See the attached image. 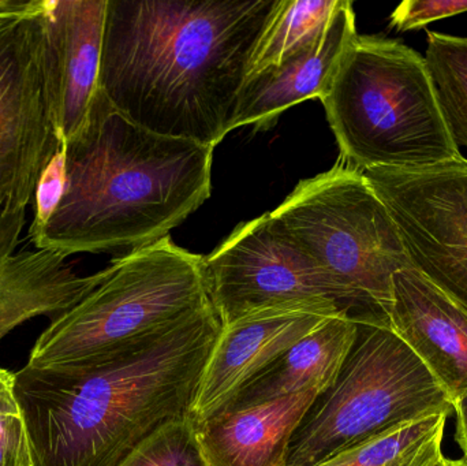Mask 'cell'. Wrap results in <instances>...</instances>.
Masks as SVG:
<instances>
[{
	"label": "cell",
	"instance_id": "1",
	"mask_svg": "<svg viewBox=\"0 0 467 466\" xmlns=\"http://www.w3.org/2000/svg\"><path fill=\"white\" fill-rule=\"evenodd\" d=\"M279 0H109L100 90L140 128L215 148Z\"/></svg>",
	"mask_w": 467,
	"mask_h": 466
},
{
	"label": "cell",
	"instance_id": "2",
	"mask_svg": "<svg viewBox=\"0 0 467 466\" xmlns=\"http://www.w3.org/2000/svg\"><path fill=\"white\" fill-rule=\"evenodd\" d=\"M221 328L211 305L134 355L16 372L33 466H119L164 424L191 416Z\"/></svg>",
	"mask_w": 467,
	"mask_h": 466
},
{
	"label": "cell",
	"instance_id": "3",
	"mask_svg": "<svg viewBox=\"0 0 467 466\" xmlns=\"http://www.w3.org/2000/svg\"><path fill=\"white\" fill-rule=\"evenodd\" d=\"M65 191L35 249L70 257L134 251L169 237L213 191V150L161 136L120 114L99 89L65 142Z\"/></svg>",
	"mask_w": 467,
	"mask_h": 466
},
{
	"label": "cell",
	"instance_id": "4",
	"mask_svg": "<svg viewBox=\"0 0 467 466\" xmlns=\"http://www.w3.org/2000/svg\"><path fill=\"white\" fill-rule=\"evenodd\" d=\"M320 101L339 161L359 171L428 169L463 158L425 57L403 41L357 35Z\"/></svg>",
	"mask_w": 467,
	"mask_h": 466
},
{
	"label": "cell",
	"instance_id": "5",
	"mask_svg": "<svg viewBox=\"0 0 467 466\" xmlns=\"http://www.w3.org/2000/svg\"><path fill=\"white\" fill-rule=\"evenodd\" d=\"M211 305L204 256L180 248L169 235L112 260L92 292L51 319L26 367L109 363L152 347Z\"/></svg>",
	"mask_w": 467,
	"mask_h": 466
},
{
	"label": "cell",
	"instance_id": "6",
	"mask_svg": "<svg viewBox=\"0 0 467 466\" xmlns=\"http://www.w3.org/2000/svg\"><path fill=\"white\" fill-rule=\"evenodd\" d=\"M335 382L294 432L285 466H316L403 424L454 413L451 399L386 320H357Z\"/></svg>",
	"mask_w": 467,
	"mask_h": 466
},
{
	"label": "cell",
	"instance_id": "7",
	"mask_svg": "<svg viewBox=\"0 0 467 466\" xmlns=\"http://www.w3.org/2000/svg\"><path fill=\"white\" fill-rule=\"evenodd\" d=\"M269 213L348 293L357 320L389 322L395 274L413 265L364 172L337 161L328 171L301 181Z\"/></svg>",
	"mask_w": 467,
	"mask_h": 466
},
{
	"label": "cell",
	"instance_id": "8",
	"mask_svg": "<svg viewBox=\"0 0 467 466\" xmlns=\"http://www.w3.org/2000/svg\"><path fill=\"white\" fill-rule=\"evenodd\" d=\"M47 0L0 14V213L26 211L38 180L63 150L52 84Z\"/></svg>",
	"mask_w": 467,
	"mask_h": 466
},
{
	"label": "cell",
	"instance_id": "9",
	"mask_svg": "<svg viewBox=\"0 0 467 466\" xmlns=\"http://www.w3.org/2000/svg\"><path fill=\"white\" fill-rule=\"evenodd\" d=\"M208 295L222 326L258 311L328 301L358 319L348 293L279 229L271 213L241 223L204 257Z\"/></svg>",
	"mask_w": 467,
	"mask_h": 466
},
{
	"label": "cell",
	"instance_id": "10",
	"mask_svg": "<svg viewBox=\"0 0 467 466\" xmlns=\"http://www.w3.org/2000/svg\"><path fill=\"white\" fill-rule=\"evenodd\" d=\"M362 172L394 219L413 268L467 314V188L460 161Z\"/></svg>",
	"mask_w": 467,
	"mask_h": 466
},
{
	"label": "cell",
	"instance_id": "11",
	"mask_svg": "<svg viewBox=\"0 0 467 466\" xmlns=\"http://www.w3.org/2000/svg\"><path fill=\"white\" fill-rule=\"evenodd\" d=\"M342 314L328 301H302L258 309L222 326L191 409L194 427L219 415L244 386L299 339Z\"/></svg>",
	"mask_w": 467,
	"mask_h": 466
},
{
	"label": "cell",
	"instance_id": "12",
	"mask_svg": "<svg viewBox=\"0 0 467 466\" xmlns=\"http://www.w3.org/2000/svg\"><path fill=\"white\" fill-rule=\"evenodd\" d=\"M358 35L353 3L340 0L323 35L275 67L246 77L238 95L233 130L254 126L268 130L296 104L326 95L337 65Z\"/></svg>",
	"mask_w": 467,
	"mask_h": 466
},
{
	"label": "cell",
	"instance_id": "13",
	"mask_svg": "<svg viewBox=\"0 0 467 466\" xmlns=\"http://www.w3.org/2000/svg\"><path fill=\"white\" fill-rule=\"evenodd\" d=\"M389 323L451 402L467 393V314L416 268L395 274Z\"/></svg>",
	"mask_w": 467,
	"mask_h": 466
},
{
	"label": "cell",
	"instance_id": "14",
	"mask_svg": "<svg viewBox=\"0 0 467 466\" xmlns=\"http://www.w3.org/2000/svg\"><path fill=\"white\" fill-rule=\"evenodd\" d=\"M109 0H47V40L63 140L87 120L100 89L101 52Z\"/></svg>",
	"mask_w": 467,
	"mask_h": 466
},
{
	"label": "cell",
	"instance_id": "15",
	"mask_svg": "<svg viewBox=\"0 0 467 466\" xmlns=\"http://www.w3.org/2000/svg\"><path fill=\"white\" fill-rule=\"evenodd\" d=\"M320 394L309 388L200 424L197 442L207 466H285L294 432Z\"/></svg>",
	"mask_w": 467,
	"mask_h": 466
},
{
	"label": "cell",
	"instance_id": "16",
	"mask_svg": "<svg viewBox=\"0 0 467 466\" xmlns=\"http://www.w3.org/2000/svg\"><path fill=\"white\" fill-rule=\"evenodd\" d=\"M68 257L46 249L14 254L0 268V342L38 316H59L92 292L104 276L79 275Z\"/></svg>",
	"mask_w": 467,
	"mask_h": 466
},
{
	"label": "cell",
	"instance_id": "17",
	"mask_svg": "<svg viewBox=\"0 0 467 466\" xmlns=\"http://www.w3.org/2000/svg\"><path fill=\"white\" fill-rule=\"evenodd\" d=\"M357 330L358 323L348 315L327 320L253 378L221 413L254 407L309 388L324 393L337 379L356 341Z\"/></svg>",
	"mask_w": 467,
	"mask_h": 466
},
{
	"label": "cell",
	"instance_id": "18",
	"mask_svg": "<svg viewBox=\"0 0 467 466\" xmlns=\"http://www.w3.org/2000/svg\"><path fill=\"white\" fill-rule=\"evenodd\" d=\"M449 413L403 424L316 466H438Z\"/></svg>",
	"mask_w": 467,
	"mask_h": 466
},
{
	"label": "cell",
	"instance_id": "19",
	"mask_svg": "<svg viewBox=\"0 0 467 466\" xmlns=\"http://www.w3.org/2000/svg\"><path fill=\"white\" fill-rule=\"evenodd\" d=\"M340 0H279L250 59L247 76L279 66L315 43Z\"/></svg>",
	"mask_w": 467,
	"mask_h": 466
},
{
	"label": "cell",
	"instance_id": "20",
	"mask_svg": "<svg viewBox=\"0 0 467 466\" xmlns=\"http://www.w3.org/2000/svg\"><path fill=\"white\" fill-rule=\"evenodd\" d=\"M425 62L441 115L458 148L467 150V37L427 33Z\"/></svg>",
	"mask_w": 467,
	"mask_h": 466
},
{
	"label": "cell",
	"instance_id": "21",
	"mask_svg": "<svg viewBox=\"0 0 467 466\" xmlns=\"http://www.w3.org/2000/svg\"><path fill=\"white\" fill-rule=\"evenodd\" d=\"M119 466H207L191 416L164 424Z\"/></svg>",
	"mask_w": 467,
	"mask_h": 466
},
{
	"label": "cell",
	"instance_id": "22",
	"mask_svg": "<svg viewBox=\"0 0 467 466\" xmlns=\"http://www.w3.org/2000/svg\"><path fill=\"white\" fill-rule=\"evenodd\" d=\"M0 466H33L24 410L16 394V372L0 368Z\"/></svg>",
	"mask_w": 467,
	"mask_h": 466
},
{
	"label": "cell",
	"instance_id": "23",
	"mask_svg": "<svg viewBox=\"0 0 467 466\" xmlns=\"http://www.w3.org/2000/svg\"><path fill=\"white\" fill-rule=\"evenodd\" d=\"M467 13V0H406L389 16L398 32L419 30L432 22Z\"/></svg>",
	"mask_w": 467,
	"mask_h": 466
},
{
	"label": "cell",
	"instance_id": "24",
	"mask_svg": "<svg viewBox=\"0 0 467 466\" xmlns=\"http://www.w3.org/2000/svg\"><path fill=\"white\" fill-rule=\"evenodd\" d=\"M65 147H63L38 180L35 192V219L30 224L27 237L32 238L37 235L57 210L65 191Z\"/></svg>",
	"mask_w": 467,
	"mask_h": 466
},
{
	"label": "cell",
	"instance_id": "25",
	"mask_svg": "<svg viewBox=\"0 0 467 466\" xmlns=\"http://www.w3.org/2000/svg\"><path fill=\"white\" fill-rule=\"evenodd\" d=\"M26 211L0 213V268L16 254L26 223Z\"/></svg>",
	"mask_w": 467,
	"mask_h": 466
},
{
	"label": "cell",
	"instance_id": "26",
	"mask_svg": "<svg viewBox=\"0 0 467 466\" xmlns=\"http://www.w3.org/2000/svg\"><path fill=\"white\" fill-rule=\"evenodd\" d=\"M455 416H457V430H455V440L460 445L463 453V461L467 464V393L452 402Z\"/></svg>",
	"mask_w": 467,
	"mask_h": 466
},
{
	"label": "cell",
	"instance_id": "27",
	"mask_svg": "<svg viewBox=\"0 0 467 466\" xmlns=\"http://www.w3.org/2000/svg\"><path fill=\"white\" fill-rule=\"evenodd\" d=\"M36 0H0V14L19 13L35 5Z\"/></svg>",
	"mask_w": 467,
	"mask_h": 466
},
{
	"label": "cell",
	"instance_id": "28",
	"mask_svg": "<svg viewBox=\"0 0 467 466\" xmlns=\"http://www.w3.org/2000/svg\"><path fill=\"white\" fill-rule=\"evenodd\" d=\"M438 466H467V464L463 460H450L444 457V459L441 460V464Z\"/></svg>",
	"mask_w": 467,
	"mask_h": 466
},
{
	"label": "cell",
	"instance_id": "29",
	"mask_svg": "<svg viewBox=\"0 0 467 466\" xmlns=\"http://www.w3.org/2000/svg\"><path fill=\"white\" fill-rule=\"evenodd\" d=\"M461 171H462L463 180H465L466 188H467V159L462 158L460 161Z\"/></svg>",
	"mask_w": 467,
	"mask_h": 466
}]
</instances>
